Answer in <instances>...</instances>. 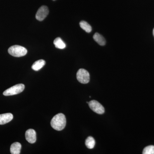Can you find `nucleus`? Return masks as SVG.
<instances>
[{"instance_id":"1","label":"nucleus","mask_w":154,"mask_h":154,"mask_svg":"<svg viewBox=\"0 0 154 154\" xmlns=\"http://www.w3.org/2000/svg\"><path fill=\"white\" fill-rule=\"evenodd\" d=\"M51 125L54 129L58 131L62 130L66 125V118L63 113L57 114L51 121Z\"/></svg>"},{"instance_id":"6","label":"nucleus","mask_w":154,"mask_h":154,"mask_svg":"<svg viewBox=\"0 0 154 154\" xmlns=\"http://www.w3.org/2000/svg\"><path fill=\"white\" fill-rule=\"evenodd\" d=\"M49 13V10L47 6H42L40 7L36 15V18L39 21H42L48 15Z\"/></svg>"},{"instance_id":"17","label":"nucleus","mask_w":154,"mask_h":154,"mask_svg":"<svg viewBox=\"0 0 154 154\" xmlns=\"http://www.w3.org/2000/svg\"><path fill=\"white\" fill-rule=\"evenodd\" d=\"M53 1H55V0H53Z\"/></svg>"},{"instance_id":"8","label":"nucleus","mask_w":154,"mask_h":154,"mask_svg":"<svg viewBox=\"0 0 154 154\" xmlns=\"http://www.w3.org/2000/svg\"><path fill=\"white\" fill-rule=\"evenodd\" d=\"M13 117L14 116L11 113L0 114V125H4L8 123L13 119Z\"/></svg>"},{"instance_id":"11","label":"nucleus","mask_w":154,"mask_h":154,"mask_svg":"<svg viewBox=\"0 0 154 154\" xmlns=\"http://www.w3.org/2000/svg\"><path fill=\"white\" fill-rule=\"evenodd\" d=\"M45 64V61L43 60H39L33 63V65L32 66V69L33 70L37 71L42 68Z\"/></svg>"},{"instance_id":"9","label":"nucleus","mask_w":154,"mask_h":154,"mask_svg":"<svg viewBox=\"0 0 154 154\" xmlns=\"http://www.w3.org/2000/svg\"><path fill=\"white\" fill-rule=\"evenodd\" d=\"M22 145L19 142H15L11 145L10 151L12 154H19L21 152Z\"/></svg>"},{"instance_id":"5","label":"nucleus","mask_w":154,"mask_h":154,"mask_svg":"<svg viewBox=\"0 0 154 154\" xmlns=\"http://www.w3.org/2000/svg\"><path fill=\"white\" fill-rule=\"evenodd\" d=\"M89 106L91 110L95 113L102 114L105 112V109L99 102L96 100H92L89 102Z\"/></svg>"},{"instance_id":"12","label":"nucleus","mask_w":154,"mask_h":154,"mask_svg":"<svg viewBox=\"0 0 154 154\" xmlns=\"http://www.w3.org/2000/svg\"><path fill=\"white\" fill-rule=\"evenodd\" d=\"M54 44L56 48L63 49L66 47L65 43L63 41L62 39L60 37L56 38L54 41Z\"/></svg>"},{"instance_id":"13","label":"nucleus","mask_w":154,"mask_h":154,"mask_svg":"<svg viewBox=\"0 0 154 154\" xmlns=\"http://www.w3.org/2000/svg\"><path fill=\"white\" fill-rule=\"evenodd\" d=\"M96 144V141L95 139L92 137L90 136L87 138L85 140V145L89 149L94 148Z\"/></svg>"},{"instance_id":"15","label":"nucleus","mask_w":154,"mask_h":154,"mask_svg":"<svg viewBox=\"0 0 154 154\" xmlns=\"http://www.w3.org/2000/svg\"><path fill=\"white\" fill-rule=\"evenodd\" d=\"M143 154H154V146H149L143 149Z\"/></svg>"},{"instance_id":"7","label":"nucleus","mask_w":154,"mask_h":154,"mask_svg":"<svg viewBox=\"0 0 154 154\" xmlns=\"http://www.w3.org/2000/svg\"><path fill=\"white\" fill-rule=\"evenodd\" d=\"M25 138L29 143H34L36 140V131L33 129L28 130L25 132Z\"/></svg>"},{"instance_id":"2","label":"nucleus","mask_w":154,"mask_h":154,"mask_svg":"<svg viewBox=\"0 0 154 154\" xmlns=\"http://www.w3.org/2000/svg\"><path fill=\"white\" fill-rule=\"evenodd\" d=\"M8 51L9 54L15 57H21L27 54V50L25 47L19 45H14L9 48Z\"/></svg>"},{"instance_id":"16","label":"nucleus","mask_w":154,"mask_h":154,"mask_svg":"<svg viewBox=\"0 0 154 154\" xmlns=\"http://www.w3.org/2000/svg\"><path fill=\"white\" fill-rule=\"evenodd\" d=\"M153 35H154V28L153 29Z\"/></svg>"},{"instance_id":"10","label":"nucleus","mask_w":154,"mask_h":154,"mask_svg":"<svg viewBox=\"0 0 154 154\" xmlns=\"http://www.w3.org/2000/svg\"><path fill=\"white\" fill-rule=\"evenodd\" d=\"M93 38H94V40L101 46L105 45L106 44V41H105V38L99 33H95L94 36H93Z\"/></svg>"},{"instance_id":"14","label":"nucleus","mask_w":154,"mask_h":154,"mask_svg":"<svg viewBox=\"0 0 154 154\" xmlns=\"http://www.w3.org/2000/svg\"><path fill=\"white\" fill-rule=\"evenodd\" d=\"M80 26L82 29L85 30L87 33H90L92 31V27L85 21H81L80 22Z\"/></svg>"},{"instance_id":"4","label":"nucleus","mask_w":154,"mask_h":154,"mask_svg":"<svg viewBox=\"0 0 154 154\" xmlns=\"http://www.w3.org/2000/svg\"><path fill=\"white\" fill-rule=\"evenodd\" d=\"M76 76L78 81L82 84H88L90 82V74L85 69H79L77 72Z\"/></svg>"},{"instance_id":"3","label":"nucleus","mask_w":154,"mask_h":154,"mask_svg":"<svg viewBox=\"0 0 154 154\" xmlns=\"http://www.w3.org/2000/svg\"><path fill=\"white\" fill-rule=\"evenodd\" d=\"M25 86L23 84L15 85L4 91L3 95L5 96H13L22 93L25 89Z\"/></svg>"}]
</instances>
